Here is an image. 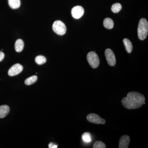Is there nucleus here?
I'll return each instance as SVG.
<instances>
[{
	"mask_svg": "<svg viewBox=\"0 0 148 148\" xmlns=\"http://www.w3.org/2000/svg\"><path fill=\"white\" fill-rule=\"evenodd\" d=\"M38 79V77L36 75L29 77L25 81V84L27 85H30L34 84Z\"/></svg>",
	"mask_w": 148,
	"mask_h": 148,
	"instance_id": "2eb2a0df",
	"label": "nucleus"
},
{
	"mask_svg": "<svg viewBox=\"0 0 148 148\" xmlns=\"http://www.w3.org/2000/svg\"><path fill=\"white\" fill-rule=\"evenodd\" d=\"M23 70V66H21V64H14L9 70L8 75L10 76H14L20 73Z\"/></svg>",
	"mask_w": 148,
	"mask_h": 148,
	"instance_id": "0eeeda50",
	"label": "nucleus"
},
{
	"mask_svg": "<svg viewBox=\"0 0 148 148\" xmlns=\"http://www.w3.org/2000/svg\"><path fill=\"white\" fill-rule=\"evenodd\" d=\"M53 32L57 34L64 35L66 32V27L65 24L62 21L57 20L54 21L52 26Z\"/></svg>",
	"mask_w": 148,
	"mask_h": 148,
	"instance_id": "20e7f679",
	"label": "nucleus"
},
{
	"mask_svg": "<svg viewBox=\"0 0 148 148\" xmlns=\"http://www.w3.org/2000/svg\"><path fill=\"white\" fill-rule=\"evenodd\" d=\"M82 139L84 143H90L91 141V135L88 132H85L82 135Z\"/></svg>",
	"mask_w": 148,
	"mask_h": 148,
	"instance_id": "a211bd4d",
	"label": "nucleus"
},
{
	"mask_svg": "<svg viewBox=\"0 0 148 148\" xmlns=\"http://www.w3.org/2000/svg\"><path fill=\"white\" fill-rule=\"evenodd\" d=\"M5 57L4 53L2 51H0V62L2 61Z\"/></svg>",
	"mask_w": 148,
	"mask_h": 148,
	"instance_id": "aec40b11",
	"label": "nucleus"
},
{
	"mask_svg": "<svg viewBox=\"0 0 148 148\" xmlns=\"http://www.w3.org/2000/svg\"><path fill=\"white\" fill-rule=\"evenodd\" d=\"M123 42L127 52L128 53H131L132 51V48H133L131 41L128 39L125 38L123 40Z\"/></svg>",
	"mask_w": 148,
	"mask_h": 148,
	"instance_id": "4468645a",
	"label": "nucleus"
},
{
	"mask_svg": "<svg viewBox=\"0 0 148 148\" xmlns=\"http://www.w3.org/2000/svg\"><path fill=\"white\" fill-rule=\"evenodd\" d=\"M145 101V98L143 94L136 91H132L127 93V96L122 100L121 103L125 108L134 110L141 108Z\"/></svg>",
	"mask_w": 148,
	"mask_h": 148,
	"instance_id": "f257e3e1",
	"label": "nucleus"
},
{
	"mask_svg": "<svg viewBox=\"0 0 148 148\" xmlns=\"http://www.w3.org/2000/svg\"><path fill=\"white\" fill-rule=\"evenodd\" d=\"M103 25L107 29H110L114 27V21L111 18H106L103 21Z\"/></svg>",
	"mask_w": 148,
	"mask_h": 148,
	"instance_id": "f8f14e48",
	"label": "nucleus"
},
{
	"mask_svg": "<svg viewBox=\"0 0 148 148\" xmlns=\"http://www.w3.org/2000/svg\"><path fill=\"white\" fill-rule=\"evenodd\" d=\"M8 1L10 6L14 9L18 8L21 5L20 0H8Z\"/></svg>",
	"mask_w": 148,
	"mask_h": 148,
	"instance_id": "ddd939ff",
	"label": "nucleus"
},
{
	"mask_svg": "<svg viewBox=\"0 0 148 148\" xmlns=\"http://www.w3.org/2000/svg\"><path fill=\"white\" fill-rule=\"evenodd\" d=\"M58 147V146H57V145H56L54 144V145L53 146V147L52 148H56Z\"/></svg>",
	"mask_w": 148,
	"mask_h": 148,
	"instance_id": "4be33fe9",
	"label": "nucleus"
},
{
	"mask_svg": "<svg viewBox=\"0 0 148 148\" xmlns=\"http://www.w3.org/2000/svg\"><path fill=\"white\" fill-rule=\"evenodd\" d=\"M93 148H106V145L105 143L101 141H97L95 142L93 145Z\"/></svg>",
	"mask_w": 148,
	"mask_h": 148,
	"instance_id": "6ab92c4d",
	"label": "nucleus"
},
{
	"mask_svg": "<svg viewBox=\"0 0 148 148\" xmlns=\"http://www.w3.org/2000/svg\"><path fill=\"white\" fill-rule=\"evenodd\" d=\"M87 60L88 64L92 69L98 68L100 64V59L97 53L93 51H90L88 53Z\"/></svg>",
	"mask_w": 148,
	"mask_h": 148,
	"instance_id": "7ed1b4c3",
	"label": "nucleus"
},
{
	"mask_svg": "<svg viewBox=\"0 0 148 148\" xmlns=\"http://www.w3.org/2000/svg\"><path fill=\"white\" fill-rule=\"evenodd\" d=\"M24 42L21 39L16 40L15 43V49L16 51L20 52L23 50L24 47Z\"/></svg>",
	"mask_w": 148,
	"mask_h": 148,
	"instance_id": "9b49d317",
	"label": "nucleus"
},
{
	"mask_svg": "<svg viewBox=\"0 0 148 148\" xmlns=\"http://www.w3.org/2000/svg\"><path fill=\"white\" fill-rule=\"evenodd\" d=\"M46 58L43 56H38L35 58V61L38 65H42L46 62Z\"/></svg>",
	"mask_w": 148,
	"mask_h": 148,
	"instance_id": "dca6fc26",
	"label": "nucleus"
},
{
	"mask_svg": "<svg viewBox=\"0 0 148 148\" xmlns=\"http://www.w3.org/2000/svg\"><path fill=\"white\" fill-rule=\"evenodd\" d=\"M54 144L53 143H50V144L49 145V148H52L53 146L54 145Z\"/></svg>",
	"mask_w": 148,
	"mask_h": 148,
	"instance_id": "412c9836",
	"label": "nucleus"
},
{
	"mask_svg": "<svg viewBox=\"0 0 148 148\" xmlns=\"http://www.w3.org/2000/svg\"><path fill=\"white\" fill-rule=\"evenodd\" d=\"M84 9L81 6L74 7L71 11L72 16L76 19H79L82 17L84 14Z\"/></svg>",
	"mask_w": 148,
	"mask_h": 148,
	"instance_id": "6e6552de",
	"label": "nucleus"
},
{
	"mask_svg": "<svg viewBox=\"0 0 148 148\" xmlns=\"http://www.w3.org/2000/svg\"><path fill=\"white\" fill-rule=\"evenodd\" d=\"M130 143V138L128 135H124L120 138L119 142V148H127Z\"/></svg>",
	"mask_w": 148,
	"mask_h": 148,
	"instance_id": "1a4fd4ad",
	"label": "nucleus"
},
{
	"mask_svg": "<svg viewBox=\"0 0 148 148\" xmlns=\"http://www.w3.org/2000/svg\"><path fill=\"white\" fill-rule=\"evenodd\" d=\"M148 33V23L147 19L142 18L139 21L138 29V37L141 40L145 39Z\"/></svg>",
	"mask_w": 148,
	"mask_h": 148,
	"instance_id": "f03ea898",
	"label": "nucleus"
},
{
	"mask_svg": "<svg viewBox=\"0 0 148 148\" xmlns=\"http://www.w3.org/2000/svg\"><path fill=\"white\" fill-rule=\"evenodd\" d=\"M121 8L122 5L121 4L119 3H116L112 5L111 10L114 13H116L119 12L121 10Z\"/></svg>",
	"mask_w": 148,
	"mask_h": 148,
	"instance_id": "f3484780",
	"label": "nucleus"
},
{
	"mask_svg": "<svg viewBox=\"0 0 148 148\" xmlns=\"http://www.w3.org/2000/svg\"><path fill=\"white\" fill-rule=\"evenodd\" d=\"M105 56L108 64L110 66H114L116 64V59L113 51L110 49H108L105 51Z\"/></svg>",
	"mask_w": 148,
	"mask_h": 148,
	"instance_id": "423d86ee",
	"label": "nucleus"
},
{
	"mask_svg": "<svg viewBox=\"0 0 148 148\" xmlns=\"http://www.w3.org/2000/svg\"><path fill=\"white\" fill-rule=\"evenodd\" d=\"M86 119L88 121L94 124H104L106 123V120L101 118V117L97 114H89L86 116Z\"/></svg>",
	"mask_w": 148,
	"mask_h": 148,
	"instance_id": "39448f33",
	"label": "nucleus"
},
{
	"mask_svg": "<svg viewBox=\"0 0 148 148\" xmlns=\"http://www.w3.org/2000/svg\"><path fill=\"white\" fill-rule=\"evenodd\" d=\"M9 112V107L7 105L0 106V118H3L6 116Z\"/></svg>",
	"mask_w": 148,
	"mask_h": 148,
	"instance_id": "9d476101",
	"label": "nucleus"
}]
</instances>
